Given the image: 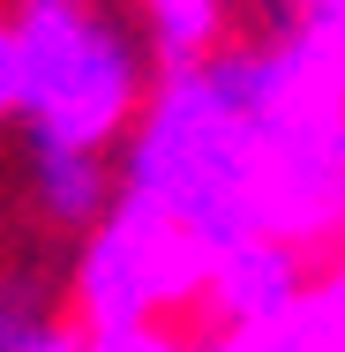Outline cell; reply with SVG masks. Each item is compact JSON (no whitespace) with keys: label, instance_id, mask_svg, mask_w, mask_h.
Listing matches in <instances>:
<instances>
[{"label":"cell","instance_id":"obj_11","mask_svg":"<svg viewBox=\"0 0 345 352\" xmlns=\"http://www.w3.org/2000/svg\"><path fill=\"white\" fill-rule=\"evenodd\" d=\"M323 285H331V292H338V300H345V263H338V270H331V278H323Z\"/></svg>","mask_w":345,"mask_h":352},{"label":"cell","instance_id":"obj_7","mask_svg":"<svg viewBox=\"0 0 345 352\" xmlns=\"http://www.w3.org/2000/svg\"><path fill=\"white\" fill-rule=\"evenodd\" d=\"M0 352H83V322L45 307L38 285H0Z\"/></svg>","mask_w":345,"mask_h":352},{"label":"cell","instance_id":"obj_1","mask_svg":"<svg viewBox=\"0 0 345 352\" xmlns=\"http://www.w3.org/2000/svg\"><path fill=\"white\" fill-rule=\"evenodd\" d=\"M121 157V188L173 210L210 255L263 232V135L225 90L218 60L158 68Z\"/></svg>","mask_w":345,"mask_h":352},{"label":"cell","instance_id":"obj_2","mask_svg":"<svg viewBox=\"0 0 345 352\" xmlns=\"http://www.w3.org/2000/svg\"><path fill=\"white\" fill-rule=\"evenodd\" d=\"M8 38H15V120L30 128V142L113 150L136 128L150 68L143 45L98 0H15Z\"/></svg>","mask_w":345,"mask_h":352},{"label":"cell","instance_id":"obj_9","mask_svg":"<svg viewBox=\"0 0 345 352\" xmlns=\"http://www.w3.org/2000/svg\"><path fill=\"white\" fill-rule=\"evenodd\" d=\"M278 30H323V38H345V0H271Z\"/></svg>","mask_w":345,"mask_h":352},{"label":"cell","instance_id":"obj_6","mask_svg":"<svg viewBox=\"0 0 345 352\" xmlns=\"http://www.w3.org/2000/svg\"><path fill=\"white\" fill-rule=\"evenodd\" d=\"M136 23L158 68H196L225 45V0H136Z\"/></svg>","mask_w":345,"mask_h":352},{"label":"cell","instance_id":"obj_8","mask_svg":"<svg viewBox=\"0 0 345 352\" xmlns=\"http://www.w3.org/2000/svg\"><path fill=\"white\" fill-rule=\"evenodd\" d=\"M83 352H180V330L128 322V330H83Z\"/></svg>","mask_w":345,"mask_h":352},{"label":"cell","instance_id":"obj_3","mask_svg":"<svg viewBox=\"0 0 345 352\" xmlns=\"http://www.w3.org/2000/svg\"><path fill=\"white\" fill-rule=\"evenodd\" d=\"M210 248L180 225L173 210H158L150 195H113L105 217L90 225L83 255H75V322L83 330H128V322H165L180 307L203 300Z\"/></svg>","mask_w":345,"mask_h":352},{"label":"cell","instance_id":"obj_10","mask_svg":"<svg viewBox=\"0 0 345 352\" xmlns=\"http://www.w3.org/2000/svg\"><path fill=\"white\" fill-rule=\"evenodd\" d=\"M15 113V38H8V15H0V120Z\"/></svg>","mask_w":345,"mask_h":352},{"label":"cell","instance_id":"obj_4","mask_svg":"<svg viewBox=\"0 0 345 352\" xmlns=\"http://www.w3.org/2000/svg\"><path fill=\"white\" fill-rule=\"evenodd\" d=\"M308 285H315V255L293 248V240L255 232V240H233V248L210 255V278H203L196 307L210 315V330H255V322H278Z\"/></svg>","mask_w":345,"mask_h":352},{"label":"cell","instance_id":"obj_5","mask_svg":"<svg viewBox=\"0 0 345 352\" xmlns=\"http://www.w3.org/2000/svg\"><path fill=\"white\" fill-rule=\"evenodd\" d=\"M30 195L38 210L68 232H90L105 203L121 195V180L105 173V150H68V142H30Z\"/></svg>","mask_w":345,"mask_h":352}]
</instances>
